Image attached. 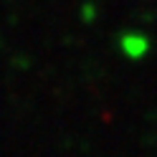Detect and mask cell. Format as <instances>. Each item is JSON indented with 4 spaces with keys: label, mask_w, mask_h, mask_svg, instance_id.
Listing matches in <instances>:
<instances>
[{
    "label": "cell",
    "mask_w": 157,
    "mask_h": 157,
    "mask_svg": "<svg viewBox=\"0 0 157 157\" xmlns=\"http://www.w3.org/2000/svg\"><path fill=\"white\" fill-rule=\"evenodd\" d=\"M147 46H150V43H147V38L144 36H140V33H132V36H124L122 38V48H124V51H127V56H144V51H147Z\"/></svg>",
    "instance_id": "1"
}]
</instances>
